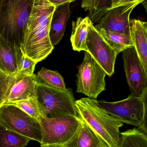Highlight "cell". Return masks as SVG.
I'll return each mask as SVG.
<instances>
[{"mask_svg": "<svg viewBox=\"0 0 147 147\" xmlns=\"http://www.w3.org/2000/svg\"><path fill=\"white\" fill-rule=\"evenodd\" d=\"M49 3L55 6V7L67 3H70L75 1L76 0H48Z\"/></svg>", "mask_w": 147, "mask_h": 147, "instance_id": "obj_28", "label": "cell"}, {"mask_svg": "<svg viewBox=\"0 0 147 147\" xmlns=\"http://www.w3.org/2000/svg\"><path fill=\"white\" fill-rule=\"evenodd\" d=\"M32 3V0H7L0 11V34L19 46Z\"/></svg>", "mask_w": 147, "mask_h": 147, "instance_id": "obj_5", "label": "cell"}, {"mask_svg": "<svg viewBox=\"0 0 147 147\" xmlns=\"http://www.w3.org/2000/svg\"><path fill=\"white\" fill-rule=\"evenodd\" d=\"M9 76L0 70V106L3 104L7 90Z\"/></svg>", "mask_w": 147, "mask_h": 147, "instance_id": "obj_25", "label": "cell"}, {"mask_svg": "<svg viewBox=\"0 0 147 147\" xmlns=\"http://www.w3.org/2000/svg\"><path fill=\"white\" fill-rule=\"evenodd\" d=\"M146 0H112L110 9L119 6L128 5L138 1H142L144 2Z\"/></svg>", "mask_w": 147, "mask_h": 147, "instance_id": "obj_27", "label": "cell"}, {"mask_svg": "<svg viewBox=\"0 0 147 147\" xmlns=\"http://www.w3.org/2000/svg\"><path fill=\"white\" fill-rule=\"evenodd\" d=\"M7 104H10L17 107L31 117L36 119H38L42 117L36 97L17 100Z\"/></svg>", "mask_w": 147, "mask_h": 147, "instance_id": "obj_22", "label": "cell"}, {"mask_svg": "<svg viewBox=\"0 0 147 147\" xmlns=\"http://www.w3.org/2000/svg\"><path fill=\"white\" fill-rule=\"evenodd\" d=\"M119 147H147V134L140 128L120 132Z\"/></svg>", "mask_w": 147, "mask_h": 147, "instance_id": "obj_19", "label": "cell"}, {"mask_svg": "<svg viewBox=\"0 0 147 147\" xmlns=\"http://www.w3.org/2000/svg\"><path fill=\"white\" fill-rule=\"evenodd\" d=\"M86 51L109 77L114 73L117 53L95 28L90 24L86 40Z\"/></svg>", "mask_w": 147, "mask_h": 147, "instance_id": "obj_9", "label": "cell"}, {"mask_svg": "<svg viewBox=\"0 0 147 147\" xmlns=\"http://www.w3.org/2000/svg\"><path fill=\"white\" fill-rule=\"evenodd\" d=\"M96 29L117 55L123 51L133 46L130 36L100 28Z\"/></svg>", "mask_w": 147, "mask_h": 147, "instance_id": "obj_18", "label": "cell"}, {"mask_svg": "<svg viewBox=\"0 0 147 147\" xmlns=\"http://www.w3.org/2000/svg\"><path fill=\"white\" fill-rule=\"evenodd\" d=\"M112 0H98L94 9L89 12V18L94 23H97L110 9Z\"/></svg>", "mask_w": 147, "mask_h": 147, "instance_id": "obj_23", "label": "cell"}, {"mask_svg": "<svg viewBox=\"0 0 147 147\" xmlns=\"http://www.w3.org/2000/svg\"><path fill=\"white\" fill-rule=\"evenodd\" d=\"M7 0H0V11L6 3Z\"/></svg>", "mask_w": 147, "mask_h": 147, "instance_id": "obj_29", "label": "cell"}, {"mask_svg": "<svg viewBox=\"0 0 147 147\" xmlns=\"http://www.w3.org/2000/svg\"><path fill=\"white\" fill-rule=\"evenodd\" d=\"M55 8L48 0H32L20 48L23 54L37 63L45 59L54 49L50 40L49 31Z\"/></svg>", "mask_w": 147, "mask_h": 147, "instance_id": "obj_1", "label": "cell"}, {"mask_svg": "<svg viewBox=\"0 0 147 147\" xmlns=\"http://www.w3.org/2000/svg\"><path fill=\"white\" fill-rule=\"evenodd\" d=\"M36 64L35 61L22 53L18 64V74H32Z\"/></svg>", "mask_w": 147, "mask_h": 147, "instance_id": "obj_24", "label": "cell"}, {"mask_svg": "<svg viewBox=\"0 0 147 147\" xmlns=\"http://www.w3.org/2000/svg\"><path fill=\"white\" fill-rule=\"evenodd\" d=\"M36 80L38 84L58 89L66 88L63 77L57 71L43 68L36 75Z\"/></svg>", "mask_w": 147, "mask_h": 147, "instance_id": "obj_20", "label": "cell"}, {"mask_svg": "<svg viewBox=\"0 0 147 147\" xmlns=\"http://www.w3.org/2000/svg\"><path fill=\"white\" fill-rule=\"evenodd\" d=\"M22 52L20 46L0 34V70L7 75L18 74V64Z\"/></svg>", "mask_w": 147, "mask_h": 147, "instance_id": "obj_13", "label": "cell"}, {"mask_svg": "<svg viewBox=\"0 0 147 147\" xmlns=\"http://www.w3.org/2000/svg\"><path fill=\"white\" fill-rule=\"evenodd\" d=\"M31 139L16 132L0 129V147H24Z\"/></svg>", "mask_w": 147, "mask_h": 147, "instance_id": "obj_21", "label": "cell"}, {"mask_svg": "<svg viewBox=\"0 0 147 147\" xmlns=\"http://www.w3.org/2000/svg\"><path fill=\"white\" fill-rule=\"evenodd\" d=\"M0 128L29 138L40 143L42 133L39 120L13 105L0 106Z\"/></svg>", "mask_w": 147, "mask_h": 147, "instance_id": "obj_7", "label": "cell"}, {"mask_svg": "<svg viewBox=\"0 0 147 147\" xmlns=\"http://www.w3.org/2000/svg\"><path fill=\"white\" fill-rule=\"evenodd\" d=\"M78 116L107 144L109 147H119V129L123 124L108 114L96 99L82 98L76 100Z\"/></svg>", "mask_w": 147, "mask_h": 147, "instance_id": "obj_2", "label": "cell"}, {"mask_svg": "<svg viewBox=\"0 0 147 147\" xmlns=\"http://www.w3.org/2000/svg\"><path fill=\"white\" fill-rule=\"evenodd\" d=\"M122 52L125 73L131 94L140 97L147 89V73L134 46Z\"/></svg>", "mask_w": 147, "mask_h": 147, "instance_id": "obj_10", "label": "cell"}, {"mask_svg": "<svg viewBox=\"0 0 147 147\" xmlns=\"http://www.w3.org/2000/svg\"><path fill=\"white\" fill-rule=\"evenodd\" d=\"M130 32L133 46L147 73V23L139 20H130Z\"/></svg>", "mask_w": 147, "mask_h": 147, "instance_id": "obj_15", "label": "cell"}, {"mask_svg": "<svg viewBox=\"0 0 147 147\" xmlns=\"http://www.w3.org/2000/svg\"><path fill=\"white\" fill-rule=\"evenodd\" d=\"M106 73L92 57L85 51L83 61L79 66L77 75L76 91L88 98L97 99L105 90Z\"/></svg>", "mask_w": 147, "mask_h": 147, "instance_id": "obj_8", "label": "cell"}, {"mask_svg": "<svg viewBox=\"0 0 147 147\" xmlns=\"http://www.w3.org/2000/svg\"><path fill=\"white\" fill-rule=\"evenodd\" d=\"M42 147H63L75 134L80 124L79 116L66 115L55 118L40 117Z\"/></svg>", "mask_w": 147, "mask_h": 147, "instance_id": "obj_6", "label": "cell"}, {"mask_svg": "<svg viewBox=\"0 0 147 147\" xmlns=\"http://www.w3.org/2000/svg\"><path fill=\"white\" fill-rule=\"evenodd\" d=\"M63 147H109L105 141L81 119L74 136Z\"/></svg>", "mask_w": 147, "mask_h": 147, "instance_id": "obj_14", "label": "cell"}, {"mask_svg": "<svg viewBox=\"0 0 147 147\" xmlns=\"http://www.w3.org/2000/svg\"><path fill=\"white\" fill-rule=\"evenodd\" d=\"M36 75L17 74L9 76L7 90L2 105L36 97Z\"/></svg>", "mask_w": 147, "mask_h": 147, "instance_id": "obj_12", "label": "cell"}, {"mask_svg": "<svg viewBox=\"0 0 147 147\" xmlns=\"http://www.w3.org/2000/svg\"><path fill=\"white\" fill-rule=\"evenodd\" d=\"M92 22L89 17L85 18L79 17L76 20L72 22L70 41L74 51L79 52L86 51V40L89 26Z\"/></svg>", "mask_w": 147, "mask_h": 147, "instance_id": "obj_17", "label": "cell"}, {"mask_svg": "<svg viewBox=\"0 0 147 147\" xmlns=\"http://www.w3.org/2000/svg\"><path fill=\"white\" fill-rule=\"evenodd\" d=\"M36 97L41 117L55 118L69 115L78 116L75 98L71 88L58 89L37 84Z\"/></svg>", "mask_w": 147, "mask_h": 147, "instance_id": "obj_3", "label": "cell"}, {"mask_svg": "<svg viewBox=\"0 0 147 147\" xmlns=\"http://www.w3.org/2000/svg\"><path fill=\"white\" fill-rule=\"evenodd\" d=\"M143 2L138 1L109 9L94 27L130 36V15L133 9Z\"/></svg>", "mask_w": 147, "mask_h": 147, "instance_id": "obj_11", "label": "cell"}, {"mask_svg": "<svg viewBox=\"0 0 147 147\" xmlns=\"http://www.w3.org/2000/svg\"><path fill=\"white\" fill-rule=\"evenodd\" d=\"M71 14L69 3L56 7L51 18L49 31L50 40L54 47L62 38Z\"/></svg>", "mask_w": 147, "mask_h": 147, "instance_id": "obj_16", "label": "cell"}, {"mask_svg": "<svg viewBox=\"0 0 147 147\" xmlns=\"http://www.w3.org/2000/svg\"><path fill=\"white\" fill-rule=\"evenodd\" d=\"M98 0H82L81 2V7L85 11L91 12L95 7Z\"/></svg>", "mask_w": 147, "mask_h": 147, "instance_id": "obj_26", "label": "cell"}, {"mask_svg": "<svg viewBox=\"0 0 147 147\" xmlns=\"http://www.w3.org/2000/svg\"><path fill=\"white\" fill-rule=\"evenodd\" d=\"M147 89L140 97L131 94L120 101L98 100V103L108 114L123 123L137 126L147 134Z\"/></svg>", "mask_w": 147, "mask_h": 147, "instance_id": "obj_4", "label": "cell"}]
</instances>
